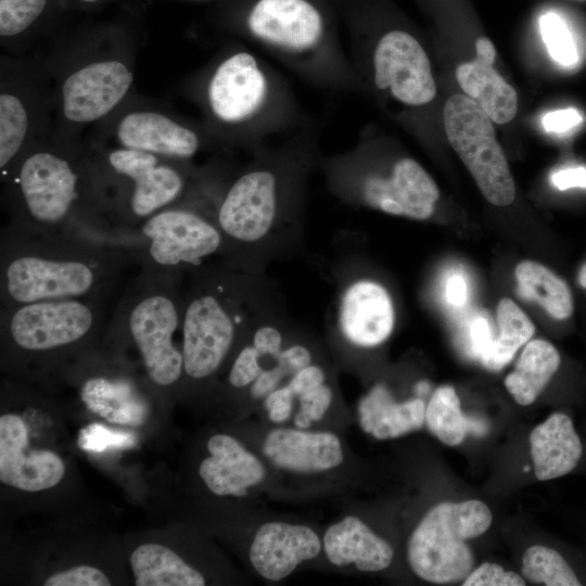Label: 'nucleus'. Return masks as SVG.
Listing matches in <instances>:
<instances>
[{
	"label": "nucleus",
	"mask_w": 586,
	"mask_h": 586,
	"mask_svg": "<svg viewBox=\"0 0 586 586\" xmlns=\"http://www.w3.org/2000/svg\"><path fill=\"white\" fill-rule=\"evenodd\" d=\"M130 264L129 253L113 243L8 224L0 235V308L41 301L109 298Z\"/></svg>",
	"instance_id": "nucleus-1"
},
{
	"label": "nucleus",
	"mask_w": 586,
	"mask_h": 586,
	"mask_svg": "<svg viewBox=\"0 0 586 586\" xmlns=\"http://www.w3.org/2000/svg\"><path fill=\"white\" fill-rule=\"evenodd\" d=\"M10 225L37 232L84 235L119 246L103 165L65 152L23 153L2 175Z\"/></svg>",
	"instance_id": "nucleus-2"
},
{
	"label": "nucleus",
	"mask_w": 586,
	"mask_h": 586,
	"mask_svg": "<svg viewBox=\"0 0 586 586\" xmlns=\"http://www.w3.org/2000/svg\"><path fill=\"white\" fill-rule=\"evenodd\" d=\"M201 104L212 133L253 152L271 137L313 125L286 77L243 48L227 52L209 68Z\"/></svg>",
	"instance_id": "nucleus-3"
},
{
	"label": "nucleus",
	"mask_w": 586,
	"mask_h": 586,
	"mask_svg": "<svg viewBox=\"0 0 586 586\" xmlns=\"http://www.w3.org/2000/svg\"><path fill=\"white\" fill-rule=\"evenodd\" d=\"M317 138L316 127L309 126L279 145L254 151L253 162L216 200L213 219L224 237V254L263 241L298 205L307 175L320 161Z\"/></svg>",
	"instance_id": "nucleus-4"
},
{
	"label": "nucleus",
	"mask_w": 586,
	"mask_h": 586,
	"mask_svg": "<svg viewBox=\"0 0 586 586\" xmlns=\"http://www.w3.org/2000/svg\"><path fill=\"white\" fill-rule=\"evenodd\" d=\"M246 36L306 84L329 91H361L347 50L314 0H254Z\"/></svg>",
	"instance_id": "nucleus-5"
},
{
	"label": "nucleus",
	"mask_w": 586,
	"mask_h": 586,
	"mask_svg": "<svg viewBox=\"0 0 586 586\" xmlns=\"http://www.w3.org/2000/svg\"><path fill=\"white\" fill-rule=\"evenodd\" d=\"M320 164L339 196L385 214L424 220L440 198L435 181L416 160L383 157L370 133L364 132L349 150L320 158Z\"/></svg>",
	"instance_id": "nucleus-6"
},
{
	"label": "nucleus",
	"mask_w": 586,
	"mask_h": 586,
	"mask_svg": "<svg viewBox=\"0 0 586 586\" xmlns=\"http://www.w3.org/2000/svg\"><path fill=\"white\" fill-rule=\"evenodd\" d=\"M182 276L140 271L110 317V331L131 341L149 380L160 387L175 385L183 374L182 347L175 342L182 322Z\"/></svg>",
	"instance_id": "nucleus-7"
},
{
	"label": "nucleus",
	"mask_w": 586,
	"mask_h": 586,
	"mask_svg": "<svg viewBox=\"0 0 586 586\" xmlns=\"http://www.w3.org/2000/svg\"><path fill=\"white\" fill-rule=\"evenodd\" d=\"M190 273L181 322L183 374L204 380L221 367L246 321L244 296L241 283L227 271L202 267Z\"/></svg>",
	"instance_id": "nucleus-8"
},
{
	"label": "nucleus",
	"mask_w": 586,
	"mask_h": 586,
	"mask_svg": "<svg viewBox=\"0 0 586 586\" xmlns=\"http://www.w3.org/2000/svg\"><path fill=\"white\" fill-rule=\"evenodd\" d=\"M348 55L361 91L384 97L406 109H420L436 95L431 62L409 31L393 28L372 35L353 26Z\"/></svg>",
	"instance_id": "nucleus-9"
},
{
	"label": "nucleus",
	"mask_w": 586,
	"mask_h": 586,
	"mask_svg": "<svg viewBox=\"0 0 586 586\" xmlns=\"http://www.w3.org/2000/svg\"><path fill=\"white\" fill-rule=\"evenodd\" d=\"M120 240L133 264L146 272L190 273L225 249L213 217L188 205L161 209L123 231Z\"/></svg>",
	"instance_id": "nucleus-10"
},
{
	"label": "nucleus",
	"mask_w": 586,
	"mask_h": 586,
	"mask_svg": "<svg viewBox=\"0 0 586 586\" xmlns=\"http://www.w3.org/2000/svg\"><path fill=\"white\" fill-rule=\"evenodd\" d=\"M492 519L489 508L481 500L434 506L408 542L407 558L413 573L435 584L464 581L474 565L467 540L485 533Z\"/></svg>",
	"instance_id": "nucleus-11"
},
{
	"label": "nucleus",
	"mask_w": 586,
	"mask_h": 586,
	"mask_svg": "<svg viewBox=\"0 0 586 586\" xmlns=\"http://www.w3.org/2000/svg\"><path fill=\"white\" fill-rule=\"evenodd\" d=\"M107 298L41 301L0 308L2 339L28 355H48L92 339L106 319Z\"/></svg>",
	"instance_id": "nucleus-12"
},
{
	"label": "nucleus",
	"mask_w": 586,
	"mask_h": 586,
	"mask_svg": "<svg viewBox=\"0 0 586 586\" xmlns=\"http://www.w3.org/2000/svg\"><path fill=\"white\" fill-rule=\"evenodd\" d=\"M177 163L122 146L107 153L105 173L122 182L115 199L118 235L161 209L177 205L189 187V176Z\"/></svg>",
	"instance_id": "nucleus-13"
},
{
	"label": "nucleus",
	"mask_w": 586,
	"mask_h": 586,
	"mask_svg": "<svg viewBox=\"0 0 586 586\" xmlns=\"http://www.w3.org/2000/svg\"><path fill=\"white\" fill-rule=\"evenodd\" d=\"M447 140L474 178L484 198L497 206L511 204L514 181L495 138L493 120L471 98L454 94L443 109Z\"/></svg>",
	"instance_id": "nucleus-14"
},
{
	"label": "nucleus",
	"mask_w": 586,
	"mask_h": 586,
	"mask_svg": "<svg viewBox=\"0 0 586 586\" xmlns=\"http://www.w3.org/2000/svg\"><path fill=\"white\" fill-rule=\"evenodd\" d=\"M133 74L115 59L90 62L72 72L62 85V111L74 124H89L109 114L127 94Z\"/></svg>",
	"instance_id": "nucleus-15"
},
{
	"label": "nucleus",
	"mask_w": 586,
	"mask_h": 586,
	"mask_svg": "<svg viewBox=\"0 0 586 586\" xmlns=\"http://www.w3.org/2000/svg\"><path fill=\"white\" fill-rule=\"evenodd\" d=\"M28 430L21 417H0V481L11 487L36 493L60 483L65 473L63 460L50 450L24 451Z\"/></svg>",
	"instance_id": "nucleus-16"
},
{
	"label": "nucleus",
	"mask_w": 586,
	"mask_h": 586,
	"mask_svg": "<svg viewBox=\"0 0 586 586\" xmlns=\"http://www.w3.org/2000/svg\"><path fill=\"white\" fill-rule=\"evenodd\" d=\"M118 146L153 153L166 158L188 162L205 142L202 135L155 111H133L117 125Z\"/></svg>",
	"instance_id": "nucleus-17"
},
{
	"label": "nucleus",
	"mask_w": 586,
	"mask_h": 586,
	"mask_svg": "<svg viewBox=\"0 0 586 586\" xmlns=\"http://www.w3.org/2000/svg\"><path fill=\"white\" fill-rule=\"evenodd\" d=\"M339 326L344 337L356 346L368 348L383 343L394 327V308L387 291L367 279L351 283L341 297Z\"/></svg>",
	"instance_id": "nucleus-18"
},
{
	"label": "nucleus",
	"mask_w": 586,
	"mask_h": 586,
	"mask_svg": "<svg viewBox=\"0 0 586 586\" xmlns=\"http://www.w3.org/2000/svg\"><path fill=\"white\" fill-rule=\"evenodd\" d=\"M320 549V538L310 527L267 522L257 530L249 557L260 576L268 581H280L301 562L317 557Z\"/></svg>",
	"instance_id": "nucleus-19"
},
{
	"label": "nucleus",
	"mask_w": 586,
	"mask_h": 586,
	"mask_svg": "<svg viewBox=\"0 0 586 586\" xmlns=\"http://www.w3.org/2000/svg\"><path fill=\"white\" fill-rule=\"evenodd\" d=\"M263 451L278 468L297 473L328 471L339 467L344 459L335 434L288 428L271 431L265 438Z\"/></svg>",
	"instance_id": "nucleus-20"
},
{
	"label": "nucleus",
	"mask_w": 586,
	"mask_h": 586,
	"mask_svg": "<svg viewBox=\"0 0 586 586\" xmlns=\"http://www.w3.org/2000/svg\"><path fill=\"white\" fill-rule=\"evenodd\" d=\"M207 450L209 457L201 462L199 474L217 496H244L265 477L263 463L230 435H213Z\"/></svg>",
	"instance_id": "nucleus-21"
},
{
	"label": "nucleus",
	"mask_w": 586,
	"mask_h": 586,
	"mask_svg": "<svg viewBox=\"0 0 586 586\" xmlns=\"http://www.w3.org/2000/svg\"><path fill=\"white\" fill-rule=\"evenodd\" d=\"M530 447L535 475L540 481L571 473L585 451L572 418L561 411L551 413L532 430Z\"/></svg>",
	"instance_id": "nucleus-22"
},
{
	"label": "nucleus",
	"mask_w": 586,
	"mask_h": 586,
	"mask_svg": "<svg viewBox=\"0 0 586 586\" xmlns=\"http://www.w3.org/2000/svg\"><path fill=\"white\" fill-rule=\"evenodd\" d=\"M323 546L329 561L334 565L354 564L364 572L382 571L393 559L391 545L354 515H347L329 526L323 536Z\"/></svg>",
	"instance_id": "nucleus-23"
},
{
	"label": "nucleus",
	"mask_w": 586,
	"mask_h": 586,
	"mask_svg": "<svg viewBox=\"0 0 586 586\" xmlns=\"http://www.w3.org/2000/svg\"><path fill=\"white\" fill-rule=\"evenodd\" d=\"M361 429L377 440H388L419 430L424 424L421 397L398 403L384 384H375L358 406Z\"/></svg>",
	"instance_id": "nucleus-24"
},
{
	"label": "nucleus",
	"mask_w": 586,
	"mask_h": 586,
	"mask_svg": "<svg viewBox=\"0 0 586 586\" xmlns=\"http://www.w3.org/2000/svg\"><path fill=\"white\" fill-rule=\"evenodd\" d=\"M79 395L90 411L114 424L140 425L148 413L144 397L126 377L88 378L82 382Z\"/></svg>",
	"instance_id": "nucleus-25"
},
{
	"label": "nucleus",
	"mask_w": 586,
	"mask_h": 586,
	"mask_svg": "<svg viewBox=\"0 0 586 586\" xmlns=\"http://www.w3.org/2000/svg\"><path fill=\"white\" fill-rule=\"evenodd\" d=\"M456 78L466 95L476 102L494 123L504 125L517 115V91L493 64L475 58L458 65Z\"/></svg>",
	"instance_id": "nucleus-26"
},
{
	"label": "nucleus",
	"mask_w": 586,
	"mask_h": 586,
	"mask_svg": "<svg viewBox=\"0 0 586 586\" xmlns=\"http://www.w3.org/2000/svg\"><path fill=\"white\" fill-rule=\"evenodd\" d=\"M561 364L558 349L545 340L530 341L505 379L507 391L522 406L532 404L544 391Z\"/></svg>",
	"instance_id": "nucleus-27"
},
{
	"label": "nucleus",
	"mask_w": 586,
	"mask_h": 586,
	"mask_svg": "<svg viewBox=\"0 0 586 586\" xmlns=\"http://www.w3.org/2000/svg\"><path fill=\"white\" fill-rule=\"evenodd\" d=\"M130 565L137 586H203V575L175 551L161 544H144L133 550Z\"/></svg>",
	"instance_id": "nucleus-28"
},
{
	"label": "nucleus",
	"mask_w": 586,
	"mask_h": 586,
	"mask_svg": "<svg viewBox=\"0 0 586 586\" xmlns=\"http://www.w3.org/2000/svg\"><path fill=\"white\" fill-rule=\"evenodd\" d=\"M519 294L536 301L553 318L562 320L573 313V298L566 283L542 264L524 260L515 268Z\"/></svg>",
	"instance_id": "nucleus-29"
},
{
	"label": "nucleus",
	"mask_w": 586,
	"mask_h": 586,
	"mask_svg": "<svg viewBox=\"0 0 586 586\" xmlns=\"http://www.w3.org/2000/svg\"><path fill=\"white\" fill-rule=\"evenodd\" d=\"M499 334L481 359L485 368L498 371L507 366L518 349L528 342L535 327L523 310L510 298H502L497 306Z\"/></svg>",
	"instance_id": "nucleus-30"
},
{
	"label": "nucleus",
	"mask_w": 586,
	"mask_h": 586,
	"mask_svg": "<svg viewBox=\"0 0 586 586\" xmlns=\"http://www.w3.org/2000/svg\"><path fill=\"white\" fill-rule=\"evenodd\" d=\"M470 417L462 412L455 388L443 385L434 391L425 406L424 422L442 443L456 446L469 434Z\"/></svg>",
	"instance_id": "nucleus-31"
},
{
	"label": "nucleus",
	"mask_w": 586,
	"mask_h": 586,
	"mask_svg": "<svg viewBox=\"0 0 586 586\" xmlns=\"http://www.w3.org/2000/svg\"><path fill=\"white\" fill-rule=\"evenodd\" d=\"M30 116L22 98L3 90L0 94V169L5 174L22 155Z\"/></svg>",
	"instance_id": "nucleus-32"
},
{
	"label": "nucleus",
	"mask_w": 586,
	"mask_h": 586,
	"mask_svg": "<svg viewBox=\"0 0 586 586\" xmlns=\"http://www.w3.org/2000/svg\"><path fill=\"white\" fill-rule=\"evenodd\" d=\"M523 576L547 586H579L583 581L566 557L555 548L534 545L522 558Z\"/></svg>",
	"instance_id": "nucleus-33"
},
{
	"label": "nucleus",
	"mask_w": 586,
	"mask_h": 586,
	"mask_svg": "<svg viewBox=\"0 0 586 586\" xmlns=\"http://www.w3.org/2000/svg\"><path fill=\"white\" fill-rule=\"evenodd\" d=\"M539 27L551 58L561 65H574L578 59L577 49L562 17L553 12L545 13L539 18Z\"/></svg>",
	"instance_id": "nucleus-34"
},
{
	"label": "nucleus",
	"mask_w": 586,
	"mask_h": 586,
	"mask_svg": "<svg viewBox=\"0 0 586 586\" xmlns=\"http://www.w3.org/2000/svg\"><path fill=\"white\" fill-rule=\"evenodd\" d=\"M48 0H0V35L12 37L27 29L42 13Z\"/></svg>",
	"instance_id": "nucleus-35"
},
{
	"label": "nucleus",
	"mask_w": 586,
	"mask_h": 586,
	"mask_svg": "<svg viewBox=\"0 0 586 586\" xmlns=\"http://www.w3.org/2000/svg\"><path fill=\"white\" fill-rule=\"evenodd\" d=\"M78 444L87 451L101 453L107 449L127 448L135 444L130 433L114 431L103 424L92 423L80 431Z\"/></svg>",
	"instance_id": "nucleus-36"
},
{
	"label": "nucleus",
	"mask_w": 586,
	"mask_h": 586,
	"mask_svg": "<svg viewBox=\"0 0 586 586\" xmlns=\"http://www.w3.org/2000/svg\"><path fill=\"white\" fill-rule=\"evenodd\" d=\"M267 357L252 342L243 346L231 365L228 375L230 385L234 388H244L252 385L265 370L262 360Z\"/></svg>",
	"instance_id": "nucleus-37"
},
{
	"label": "nucleus",
	"mask_w": 586,
	"mask_h": 586,
	"mask_svg": "<svg viewBox=\"0 0 586 586\" xmlns=\"http://www.w3.org/2000/svg\"><path fill=\"white\" fill-rule=\"evenodd\" d=\"M300 409L295 415L294 424L300 429L308 428L320 420L332 402V391L327 384H321L297 396Z\"/></svg>",
	"instance_id": "nucleus-38"
},
{
	"label": "nucleus",
	"mask_w": 586,
	"mask_h": 586,
	"mask_svg": "<svg viewBox=\"0 0 586 586\" xmlns=\"http://www.w3.org/2000/svg\"><path fill=\"white\" fill-rule=\"evenodd\" d=\"M463 586H524L525 581L512 571L502 566L485 562L466 577Z\"/></svg>",
	"instance_id": "nucleus-39"
},
{
	"label": "nucleus",
	"mask_w": 586,
	"mask_h": 586,
	"mask_svg": "<svg viewBox=\"0 0 586 586\" xmlns=\"http://www.w3.org/2000/svg\"><path fill=\"white\" fill-rule=\"evenodd\" d=\"M46 586H109V577L99 569L90 565H79L48 577Z\"/></svg>",
	"instance_id": "nucleus-40"
},
{
	"label": "nucleus",
	"mask_w": 586,
	"mask_h": 586,
	"mask_svg": "<svg viewBox=\"0 0 586 586\" xmlns=\"http://www.w3.org/2000/svg\"><path fill=\"white\" fill-rule=\"evenodd\" d=\"M493 341L494 336L487 319L474 318L468 331L469 355L481 360L489 351Z\"/></svg>",
	"instance_id": "nucleus-41"
},
{
	"label": "nucleus",
	"mask_w": 586,
	"mask_h": 586,
	"mask_svg": "<svg viewBox=\"0 0 586 586\" xmlns=\"http://www.w3.org/2000/svg\"><path fill=\"white\" fill-rule=\"evenodd\" d=\"M275 366L265 369L251 385V396L254 399L265 398L269 393L279 387L281 381L292 373L284 365L275 359Z\"/></svg>",
	"instance_id": "nucleus-42"
},
{
	"label": "nucleus",
	"mask_w": 586,
	"mask_h": 586,
	"mask_svg": "<svg viewBox=\"0 0 586 586\" xmlns=\"http://www.w3.org/2000/svg\"><path fill=\"white\" fill-rule=\"evenodd\" d=\"M293 392L288 385H285L276 388L264 398L265 408L268 411V417L272 422L281 423L290 417L293 406Z\"/></svg>",
	"instance_id": "nucleus-43"
},
{
	"label": "nucleus",
	"mask_w": 586,
	"mask_h": 586,
	"mask_svg": "<svg viewBox=\"0 0 586 586\" xmlns=\"http://www.w3.org/2000/svg\"><path fill=\"white\" fill-rule=\"evenodd\" d=\"M324 381V371L319 366L310 364L294 373L286 385L291 388L294 396H298L323 384Z\"/></svg>",
	"instance_id": "nucleus-44"
},
{
	"label": "nucleus",
	"mask_w": 586,
	"mask_h": 586,
	"mask_svg": "<svg viewBox=\"0 0 586 586\" xmlns=\"http://www.w3.org/2000/svg\"><path fill=\"white\" fill-rule=\"evenodd\" d=\"M582 120L581 113L573 107H569L547 113L542 123L547 131L562 133L576 127Z\"/></svg>",
	"instance_id": "nucleus-45"
},
{
	"label": "nucleus",
	"mask_w": 586,
	"mask_h": 586,
	"mask_svg": "<svg viewBox=\"0 0 586 586\" xmlns=\"http://www.w3.org/2000/svg\"><path fill=\"white\" fill-rule=\"evenodd\" d=\"M551 182L559 190L586 188V168L570 167L560 169L551 175Z\"/></svg>",
	"instance_id": "nucleus-46"
},
{
	"label": "nucleus",
	"mask_w": 586,
	"mask_h": 586,
	"mask_svg": "<svg viewBox=\"0 0 586 586\" xmlns=\"http://www.w3.org/2000/svg\"><path fill=\"white\" fill-rule=\"evenodd\" d=\"M445 292L447 302L450 305L455 307L464 305L468 298V286L466 279L458 273L450 276L447 280Z\"/></svg>",
	"instance_id": "nucleus-47"
},
{
	"label": "nucleus",
	"mask_w": 586,
	"mask_h": 586,
	"mask_svg": "<svg viewBox=\"0 0 586 586\" xmlns=\"http://www.w3.org/2000/svg\"><path fill=\"white\" fill-rule=\"evenodd\" d=\"M476 58L494 64L496 58V50L492 41L486 37H481L475 43Z\"/></svg>",
	"instance_id": "nucleus-48"
},
{
	"label": "nucleus",
	"mask_w": 586,
	"mask_h": 586,
	"mask_svg": "<svg viewBox=\"0 0 586 586\" xmlns=\"http://www.w3.org/2000/svg\"><path fill=\"white\" fill-rule=\"evenodd\" d=\"M415 391L418 395V397L425 396L430 391V384L426 381H420L417 383Z\"/></svg>",
	"instance_id": "nucleus-49"
},
{
	"label": "nucleus",
	"mask_w": 586,
	"mask_h": 586,
	"mask_svg": "<svg viewBox=\"0 0 586 586\" xmlns=\"http://www.w3.org/2000/svg\"><path fill=\"white\" fill-rule=\"evenodd\" d=\"M578 280L581 285L586 289V264L582 267L579 271Z\"/></svg>",
	"instance_id": "nucleus-50"
},
{
	"label": "nucleus",
	"mask_w": 586,
	"mask_h": 586,
	"mask_svg": "<svg viewBox=\"0 0 586 586\" xmlns=\"http://www.w3.org/2000/svg\"><path fill=\"white\" fill-rule=\"evenodd\" d=\"M84 2H95V1H99V0H81Z\"/></svg>",
	"instance_id": "nucleus-51"
},
{
	"label": "nucleus",
	"mask_w": 586,
	"mask_h": 586,
	"mask_svg": "<svg viewBox=\"0 0 586 586\" xmlns=\"http://www.w3.org/2000/svg\"><path fill=\"white\" fill-rule=\"evenodd\" d=\"M574 1H578V2H586V0H574Z\"/></svg>",
	"instance_id": "nucleus-52"
}]
</instances>
